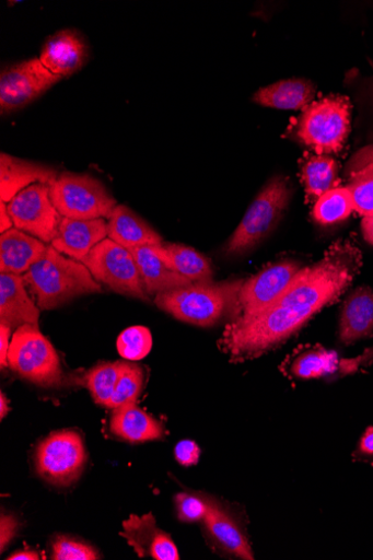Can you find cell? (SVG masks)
<instances>
[{
  "mask_svg": "<svg viewBox=\"0 0 373 560\" xmlns=\"http://www.w3.org/2000/svg\"><path fill=\"white\" fill-rule=\"evenodd\" d=\"M361 264V253L353 244H334L322 261L301 269L270 307L254 316L236 318L224 332V350L234 360H246L281 343L338 299Z\"/></svg>",
  "mask_w": 373,
  "mask_h": 560,
  "instance_id": "1",
  "label": "cell"
},
{
  "mask_svg": "<svg viewBox=\"0 0 373 560\" xmlns=\"http://www.w3.org/2000/svg\"><path fill=\"white\" fill-rule=\"evenodd\" d=\"M244 281L194 282L155 295L159 310L184 323L210 327L229 315H240L238 295Z\"/></svg>",
  "mask_w": 373,
  "mask_h": 560,
  "instance_id": "2",
  "label": "cell"
},
{
  "mask_svg": "<svg viewBox=\"0 0 373 560\" xmlns=\"http://www.w3.org/2000/svg\"><path fill=\"white\" fill-rule=\"evenodd\" d=\"M23 278L42 311L56 310L77 296L102 291L82 262L66 257L51 245Z\"/></svg>",
  "mask_w": 373,
  "mask_h": 560,
  "instance_id": "3",
  "label": "cell"
},
{
  "mask_svg": "<svg viewBox=\"0 0 373 560\" xmlns=\"http://www.w3.org/2000/svg\"><path fill=\"white\" fill-rule=\"evenodd\" d=\"M296 125V137L316 155L338 154L343 148L351 122L348 97L330 95L314 101L303 110Z\"/></svg>",
  "mask_w": 373,
  "mask_h": 560,
  "instance_id": "4",
  "label": "cell"
},
{
  "mask_svg": "<svg viewBox=\"0 0 373 560\" xmlns=\"http://www.w3.org/2000/svg\"><path fill=\"white\" fill-rule=\"evenodd\" d=\"M9 366L22 378L44 388H59L67 382L55 346L37 327L25 325L12 337Z\"/></svg>",
  "mask_w": 373,
  "mask_h": 560,
  "instance_id": "5",
  "label": "cell"
},
{
  "mask_svg": "<svg viewBox=\"0 0 373 560\" xmlns=\"http://www.w3.org/2000/svg\"><path fill=\"white\" fill-rule=\"evenodd\" d=\"M49 187L51 200L63 218L109 219L117 207L116 198L89 174H60Z\"/></svg>",
  "mask_w": 373,
  "mask_h": 560,
  "instance_id": "6",
  "label": "cell"
},
{
  "mask_svg": "<svg viewBox=\"0 0 373 560\" xmlns=\"http://www.w3.org/2000/svg\"><path fill=\"white\" fill-rule=\"evenodd\" d=\"M291 197L289 183L273 178L257 195L225 246L229 256H241L268 236L277 226Z\"/></svg>",
  "mask_w": 373,
  "mask_h": 560,
  "instance_id": "7",
  "label": "cell"
},
{
  "mask_svg": "<svg viewBox=\"0 0 373 560\" xmlns=\"http://www.w3.org/2000/svg\"><path fill=\"white\" fill-rule=\"evenodd\" d=\"M88 453L81 434L73 430L53 432L36 451V470L53 486L69 487L81 477Z\"/></svg>",
  "mask_w": 373,
  "mask_h": 560,
  "instance_id": "8",
  "label": "cell"
},
{
  "mask_svg": "<svg viewBox=\"0 0 373 560\" xmlns=\"http://www.w3.org/2000/svg\"><path fill=\"white\" fill-rule=\"evenodd\" d=\"M82 264L98 283L115 292L148 301L149 294L130 249L109 237L98 243Z\"/></svg>",
  "mask_w": 373,
  "mask_h": 560,
  "instance_id": "9",
  "label": "cell"
},
{
  "mask_svg": "<svg viewBox=\"0 0 373 560\" xmlns=\"http://www.w3.org/2000/svg\"><path fill=\"white\" fill-rule=\"evenodd\" d=\"M14 228L44 243H51L59 234L63 217L50 197L48 184H34L19 192L9 203Z\"/></svg>",
  "mask_w": 373,
  "mask_h": 560,
  "instance_id": "10",
  "label": "cell"
},
{
  "mask_svg": "<svg viewBox=\"0 0 373 560\" xmlns=\"http://www.w3.org/2000/svg\"><path fill=\"white\" fill-rule=\"evenodd\" d=\"M62 79L49 72L39 58L7 68L0 75V112L5 115L28 106Z\"/></svg>",
  "mask_w": 373,
  "mask_h": 560,
  "instance_id": "11",
  "label": "cell"
},
{
  "mask_svg": "<svg viewBox=\"0 0 373 560\" xmlns=\"http://www.w3.org/2000/svg\"><path fill=\"white\" fill-rule=\"evenodd\" d=\"M300 271L295 262H281L245 281L238 295L240 317L254 316L270 307Z\"/></svg>",
  "mask_w": 373,
  "mask_h": 560,
  "instance_id": "12",
  "label": "cell"
},
{
  "mask_svg": "<svg viewBox=\"0 0 373 560\" xmlns=\"http://www.w3.org/2000/svg\"><path fill=\"white\" fill-rule=\"evenodd\" d=\"M120 536L127 540L128 545L140 558L149 557L155 560L180 559L174 540L166 532L158 528L151 513L143 516L131 515L123 523Z\"/></svg>",
  "mask_w": 373,
  "mask_h": 560,
  "instance_id": "13",
  "label": "cell"
},
{
  "mask_svg": "<svg viewBox=\"0 0 373 560\" xmlns=\"http://www.w3.org/2000/svg\"><path fill=\"white\" fill-rule=\"evenodd\" d=\"M88 46L74 30H65L49 37L40 52L42 65L53 74L70 77L84 66Z\"/></svg>",
  "mask_w": 373,
  "mask_h": 560,
  "instance_id": "14",
  "label": "cell"
},
{
  "mask_svg": "<svg viewBox=\"0 0 373 560\" xmlns=\"http://www.w3.org/2000/svg\"><path fill=\"white\" fill-rule=\"evenodd\" d=\"M23 276L0 273V324L38 328L39 308L30 296Z\"/></svg>",
  "mask_w": 373,
  "mask_h": 560,
  "instance_id": "15",
  "label": "cell"
},
{
  "mask_svg": "<svg viewBox=\"0 0 373 560\" xmlns=\"http://www.w3.org/2000/svg\"><path fill=\"white\" fill-rule=\"evenodd\" d=\"M203 527L208 537L230 556L252 560L254 555L235 516L220 501L211 498Z\"/></svg>",
  "mask_w": 373,
  "mask_h": 560,
  "instance_id": "16",
  "label": "cell"
},
{
  "mask_svg": "<svg viewBox=\"0 0 373 560\" xmlns=\"http://www.w3.org/2000/svg\"><path fill=\"white\" fill-rule=\"evenodd\" d=\"M108 222L105 219L74 220L63 218L59 234L50 243L66 257L82 262L88 254L103 240L108 238Z\"/></svg>",
  "mask_w": 373,
  "mask_h": 560,
  "instance_id": "17",
  "label": "cell"
},
{
  "mask_svg": "<svg viewBox=\"0 0 373 560\" xmlns=\"http://www.w3.org/2000/svg\"><path fill=\"white\" fill-rule=\"evenodd\" d=\"M48 246L13 228L0 235V272L24 276L44 256Z\"/></svg>",
  "mask_w": 373,
  "mask_h": 560,
  "instance_id": "18",
  "label": "cell"
},
{
  "mask_svg": "<svg viewBox=\"0 0 373 560\" xmlns=\"http://www.w3.org/2000/svg\"><path fill=\"white\" fill-rule=\"evenodd\" d=\"M58 176L55 168L2 154L0 156V199L9 203L23 189L38 183L50 185Z\"/></svg>",
  "mask_w": 373,
  "mask_h": 560,
  "instance_id": "19",
  "label": "cell"
},
{
  "mask_svg": "<svg viewBox=\"0 0 373 560\" xmlns=\"http://www.w3.org/2000/svg\"><path fill=\"white\" fill-rule=\"evenodd\" d=\"M373 334V290L359 288L352 292L343 304L339 339L343 345H351Z\"/></svg>",
  "mask_w": 373,
  "mask_h": 560,
  "instance_id": "20",
  "label": "cell"
},
{
  "mask_svg": "<svg viewBox=\"0 0 373 560\" xmlns=\"http://www.w3.org/2000/svg\"><path fill=\"white\" fill-rule=\"evenodd\" d=\"M314 84L305 79H289L259 89L253 96L255 104L278 110H304L312 104Z\"/></svg>",
  "mask_w": 373,
  "mask_h": 560,
  "instance_id": "21",
  "label": "cell"
},
{
  "mask_svg": "<svg viewBox=\"0 0 373 560\" xmlns=\"http://www.w3.org/2000/svg\"><path fill=\"white\" fill-rule=\"evenodd\" d=\"M110 430L114 435L130 443L155 441L165 434L163 424L141 410L137 402L114 410Z\"/></svg>",
  "mask_w": 373,
  "mask_h": 560,
  "instance_id": "22",
  "label": "cell"
},
{
  "mask_svg": "<svg viewBox=\"0 0 373 560\" xmlns=\"http://www.w3.org/2000/svg\"><path fill=\"white\" fill-rule=\"evenodd\" d=\"M144 289L148 294L164 293L180 287L191 284L190 280L173 271L158 257L152 245L139 246L130 249Z\"/></svg>",
  "mask_w": 373,
  "mask_h": 560,
  "instance_id": "23",
  "label": "cell"
},
{
  "mask_svg": "<svg viewBox=\"0 0 373 560\" xmlns=\"http://www.w3.org/2000/svg\"><path fill=\"white\" fill-rule=\"evenodd\" d=\"M108 229V237L128 249L163 244L162 236L126 206L116 207L109 218Z\"/></svg>",
  "mask_w": 373,
  "mask_h": 560,
  "instance_id": "24",
  "label": "cell"
},
{
  "mask_svg": "<svg viewBox=\"0 0 373 560\" xmlns=\"http://www.w3.org/2000/svg\"><path fill=\"white\" fill-rule=\"evenodd\" d=\"M158 257L173 271L191 282H209L212 280L210 262L198 250L182 244L152 245Z\"/></svg>",
  "mask_w": 373,
  "mask_h": 560,
  "instance_id": "25",
  "label": "cell"
},
{
  "mask_svg": "<svg viewBox=\"0 0 373 560\" xmlns=\"http://www.w3.org/2000/svg\"><path fill=\"white\" fill-rule=\"evenodd\" d=\"M338 173L339 166L334 159L323 155L307 158L301 173L307 199L316 201L338 187Z\"/></svg>",
  "mask_w": 373,
  "mask_h": 560,
  "instance_id": "26",
  "label": "cell"
},
{
  "mask_svg": "<svg viewBox=\"0 0 373 560\" xmlns=\"http://www.w3.org/2000/svg\"><path fill=\"white\" fill-rule=\"evenodd\" d=\"M355 165L348 189L354 211L366 218L373 214V145L358 155Z\"/></svg>",
  "mask_w": 373,
  "mask_h": 560,
  "instance_id": "27",
  "label": "cell"
},
{
  "mask_svg": "<svg viewBox=\"0 0 373 560\" xmlns=\"http://www.w3.org/2000/svg\"><path fill=\"white\" fill-rule=\"evenodd\" d=\"M124 364L125 362L101 363L78 378V383L88 388L97 405L109 409Z\"/></svg>",
  "mask_w": 373,
  "mask_h": 560,
  "instance_id": "28",
  "label": "cell"
},
{
  "mask_svg": "<svg viewBox=\"0 0 373 560\" xmlns=\"http://www.w3.org/2000/svg\"><path fill=\"white\" fill-rule=\"evenodd\" d=\"M353 211L348 187H336L315 201L312 215L318 224L333 225L347 220Z\"/></svg>",
  "mask_w": 373,
  "mask_h": 560,
  "instance_id": "29",
  "label": "cell"
},
{
  "mask_svg": "<svg viewBox=\"0 0 373 560\" xmlns=\"http://www.w3.org/2000/svg\"><path fill=\"white\" fill-rule=\"evenodd\" d=\"M338 364V355L333 351H310L299 355L291 372L298 378L313 380L336 372Z\"/></svg>",
  "mask_w": 373,
  "mask_h": 560,
  "instance_id": "30",
  "label": "cell"
},
{
  "mask_svg": "<svg viewBox=\"0 0 373 560\" xmlns=\"http://www.w3.org/2000/svg\"><path fill=\"white\" fill-rule=\"evenodd\" d=\"M143 383L144 373L141 366L125 362L109 409L116 410L126 404L137 402L142 392Z\"/></svg>",
  "mask_w": 373,
  "mask_h": 560,
  "instance_id": "31",
  "label": "cell"
},
{
  "mask_svg": "<svg viewBox=\"0 0 373 560\" xmlns=\"http://www.w3.org/2000/svg\"><path fill=\"white\" fill-rule=\"evenodd\" d=\"M117 347L124 360L130 362L141 361L151 351V332L142 326L128 328L119 336Z\"/></svg>",
  "mask_w": 373,
  "mask_h": 560,
  "instance_id": "32",
  "label": "cell"
},
{
  "mask_svg": "<svg viewBox=\"0 0 373 560\" xmlns=\"http://www.w3.org/2000/svg\"><path fill=\"white\" fill-rule=\"evenodd\" d=\"M211 497L180 492L175 497L178 520L183 523H202L209 512Z\"/></svg>",
  "mask_w": 373,
  "mask_h": 560,
  "instance_id": "33",
  "label": "cell"
},
{
  "mask_svg": "<svg viewBox=\"0 0 373 560\" xmlns=\"http://www.w3.org/2000/svg\"><path fill=\"white\" fill-rule=\"evenodd\" d=\"M53 560H97L98 551L88 542L69 536H59L51 542Z\"/></svg>",
  "mask_w": 373,
  "mask_h": 560,
  "instance_id": "34",
  "label": "cell"
},
{
  "mask_svg": "<svg viewBox=\"0 0 373 560\" xmlns=\"http://www.w3.org/2000/svg\"><path fill=\"white\" fill-rule=\"evenodd\" d=\"M177 462L185 467L194 466L198 463L200 448L196 442L185 440L179 442L175 447Z\"/></svg>",
  "mask_w": 373,
  "mask_h": 560,
  "instance_id": "35",
  "label": "cell"
},
{
  "mask_svg": "<svg viewBox=\"0 0 373 560\" xmlns=\"http://www.w3.org/2000/svg\"><path fill=\"white\" fill-rule=\"evenodd\" d=\"M20 523L13 515L2 514L0 516V549L2 552L18 536Z\"/></svg>",
  "mask_w": 373,
  "mask_h": 560,
  "instance_id": "36",
  "label": "cell"
},
{
  "mask_svg": "<svg viewBox=\"0 0 373 560\" xmlns=\"http://www.w3.org/2000/svg\"><path fill=\"white\" fill-rule=\"evenodd\" d=\"M357 462L373 464V427L366 429L353 453Z\"/></svg>",
  "mask_w": 373,
  "mask_h": 560,
  "instance_id": "37",
  "label": "cell"
},
{
  "mask_svg": "<svg viewBox=\"0 0 373 560\" xmlns=\"http://www.w3.org/2000/svg\"><path fill=\"white\" fill-rule=\"evenodd\" d=\"M12 329L7 325L0 324V365H2V369L9 366L8 355L12 342V340L10 341Z\"/></svg>",
  "mask_w": 373,
  "mask_h": 560,
  "instance_id": "38",
  "label": "cell"
},
{
  "mask_svg": "<svg viewBox=\"0 0 373 560\" xmlns=\"http://www.w3.org/2000/svg\"><path fill=\"white\" fill-rule=\"evenodd\" d=\"M0 232L5 233L7 231L14 228L13 220L8 210V203L0 202Z\"/></svg>",
  "mask_w": 373,
  "mask_h": 560,
  "instance_id": "39",
  "label": "cell"
},
{
  "mask_svg": "<svg viewBox=\"0 0 373 560\" xmlns=\"http://www.w3.org/2000/svg\"><path fill=\"white\" fill-rule=\"evenodd\" d=\"M8 559L9 560H38L39 555L35 549L26 548V549H22V550L14 552Z\"/></svg>",
  "mask_w": 373,
  "mask_h": 560,
  "instance_id": "40",
  "label": "cell"
},
{
  "mask_svg": "<svg viewBox=\"0 0 373 560\" xmlns=\"http://www.w3.org/2000/svg\"><path fill=\"white\" fill-rule=\"evenodd\" d=\"M362 232L364 240L373 245V214L363 218Z\"/></svg>",
  "mask_w": 373,
  "mask_h": 560,
  "instance_id": "41",
  "label": "cell"
},
{
  "mask_svg": "<svg viewBox=\"0 0 373 560\" xmlns=\"http://www.w3.org/2000/svg\"><path fill=\"white\" fill-rule=\"evenodd\" d=\"M10 412V402L8 397L4 393L0 394V418L2 420L9 415Z\"/></svg>",
  "mask_w": 373,
  "mask_h": 560,
  "instance_id": "42",
  "label": "cell"
}]
</instances>
